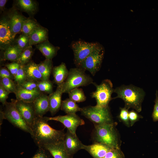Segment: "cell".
I'll use <instances>...</instances> for the list:
<instances>
[{
	"instance_id": "cell-1",
	"label": "cell",
	"mask_w": 158,
	"mask_h": 158,
	"mask_svg": "<svg viewBox=\"0 0 158 158\" xmlns=\"http://www.w3.org/2000/svg\"><path fill=\"white\" fill-rule=\"evenodd\" d=\"M31 129V136L39 147L63 142L65 133L64 129L58 130L51 128L44 117H37Z\"/></svg>"
},
{
	"instance_id": "cell-2",
	"label": "cell",
	"mask_w": 158,
	"mask_h": 158,
	"mask_svg": "<svg viewBox=\"0 0 158 158\" xmlns=\"http://www.w3.org/2000/svg\"><path fill=\"white\" fill-rule=\"evenodd\" d=\"M114 92L117 95L113 99L121 98L125 103V107L128 109L131 108L138 112L141 111L145 95L142 88L131 84L123 85L115 89Z\"/></svg>"
},
{
	"instance_id": "cell-3",
	"label": "cell",
	"mask_w": 158,
	"mask_h": 158,
	"mask_svg": "<svg viewBox=\"0 0 158 158\" xmlns=\"http://www.w3.org/2000/svg\"><path fill=\"white\" fill-rule=\"evenodd\" d=\"M117 123L94 124L92 134L93 142L103 143L110 147L120 149L121 141L116 128Z\"/></svg>"
},
{
	"instance_id": "cell-4",
	"label": "cell",
	"mask_w": 158,
	"mask_h": 158,
	"mask_svg": "<svg viewBox=\"0 0 158 158\" xmlns=\"http://www.w3.org/2000/svg\"><path fill=\"white\" fill-rule=\"evenodd\" d=\"M85 71L78 67L71 68L66 79L61 85L63 93H68L75 88L93 84V79Z\"/></svg>"
},
{
	"instance_id": "cell-5",
	"label": "cell",
	"mask_w": 158,
	"mask_h": 158,
	"mask_svg": "<svg viewBox=\"0 0 158 158\" xmlns=\"http://www.w3.org/2000/svg\"><path fill=\"white\" fill-rule=\"evenodd\" d=\"M84 116L94 124L112 123L114 122L109 106L98 107L88 106L81 108L80 111Z\"/></svg>"
},
{
	"instance_id": "cell-6",
	"label": "cell",
	"mask_w": 158,
	"mask_h": 158,
	"mask_svg": "<svg viewBox=\"0 0 158 158\" xmlns=\"http://www.w3.org/2000/svg\"><path fill=\"white\" fill-rule=\"evenodd\" d=\"M93 84L96 87V90L91 93V96L96 100L95 106L98 107L108 106L110 102L113 99L111 96L114 90L111 81L105 79L103 80L99 85L94 82Z\"/></svg>"
},
{
	"instance_id": "cell-7",
	"label": "cell",
	"mask_w": 158,
	"mask_h": 158,
	"mask_svg": "<svg viewBox=\"0 0 158 158\" xmlns=\"http://www.w3.org/2000/svg\"><path fill=\"white\" fill-rule=\"evenodd\" d=\"M104 54V47L99 43L82 62L79 68L89 71L92 75L94 76L100 69Z\"/></svg>"
},
{
	"instance_id": "cell-8",
	"label": "cell",
	"mask_w": 158,
	"mask_h": 158,
	"mask_svg": "<svg viewBox=\"0 0 158 158\" xmlns=\"http://www.w3.org/2000/svg\"><path fill=\"white\" fill-rule=\"evenodd\" d=\"M4 110V119L8 121L15 127L31 135L32 131L31 128L27 124L16 109L12 99L11 102H6Z\"/></svg>"
},
{
	"instance_id": "cell-9",
	"label": "cell",
	"mask_w": 158,
	"mask_h": 158,
	"mask_svg": "<svg viewBox=\"0 0 158 158\" xmlns=\"http://www.w3.org/2000/svg\"><path fill=\"white\" fill-rule=\"evenodd\" d=\"M99 44L97 42H89L82 40L72 42L71 47L74 54V63L76 67H80L82 62Z\"/></svg>"
},
{
	"instance_id": "cell-10",
	"label": "cell",
	"mask_w": 158,
	"mask_h": 158,
	"mask_svg": "<svg viewBox=\"0 0 158 158\" xmlns=\"http://www.w3.org/2000/svg\"><path fill=\"white\" fill-rule=\"evenodd\" d=\"M48 121H55L59 122L63 125L67 129L74 134H76V131L78 126L85 124L84 121L76 114L59 115L52 117H44Z\"/></svg>"
},
{
	"instance_id": "cell-11",
	"label": "cell",
	"mask_w": 158,
	"mask_h": 158,
	"mask_svg": "<svg viewBox=\"0 0 158 158\" xmlns=\"http://www.w3.org/2000/svg\"><path fill=\"white\" fill-rule=\"evenodd\" d=\"M12 99L16 109L31 128L37 117L33 102H26L16 99Z\"/></svg>"
},
{
	"instance_id": "cell-12",
	"label": "cell",
	"mask_w": 158,
	"mask_h": 158,
	"mask_svg": "<svg viewBox=\"0 0 158 158\" xmlns=\"http://www.w3.org/2000/svg\"><path fill=\"white\" fill-rule=\"evenodd\" d=\"M63 142L68 153L72 157L78 151L83 149L84 145L76 134L72 133L68 129L65 133Z\"/></svg>"
},
{
	"instance_id": "cell-13",
	"label": "cell",
	"mask_w": 158,
	"mask_h": 158,
	"mask_svg": "<svg viewBox=\"0 0 158 158\" xmlns=\"http://www.w3.org/2000/svg\"><path fill=\"white\" fill-rule=\"evenodd\" d=\"M112 149L104 144L97 142L90 145H84L83 148L93 158H102Z\"/></svg>"
},
{
	"instance_id": "cell-14",
	"label": "cell",
	"mask_w": 158,
	"mask_h": 158,
	"mask_svg": "<svg viewBox=\"0 0 158 158\" xmlns=\"http://www.w3.org/2000/svg\"><path fill=\"white\" fill-rule=\"evenodd\" d=\"M63 93L61 85L57 86L55 91L48 95L50 111L52 116L55 114L61 109Z\"/></svg>"
},
{
	"instance_id": "cell-15",
	"label": "cell",
	"mask_w": 158,
	"mask_h": 158,
	"mask_svg": "<svg viewBox=\"0 0 158 158\" xmlns=\"http://www.w3.org/2000/svg\"><path fill=\"white\" fill-rule=\"evenodd\" d=\"M33 102L37 117H43L49 111V97L47 94L42 93Z\"/></svg>"
},
{
	"instance_id": "cell-16",
	"label": "cell",
	"mask_w": 158,
	"mask_h": 158,
	"mask_svg": "<svg viewBox=\"0 0 158 158\" xmlns=\"http://www.w3.org/2000/svg\"><path fill=\"white\" fill-rule=\"evenodd\" d=\"M48 30L39 25L29 35L30 46L37 45L48 40Z\"/></svg>"
},
{
	"instance_id": "cell-17",
	"label": "cell",
	"mask_w": 158,
	"mask_h": 158,
	"mask_svg": "<svg viewBox=\"0 0 158 158\" xmlns=\"http://www.w3.org/2000/svg\"><path fill=\"white\" fill-rule=\"evenodd\" d=\"M42 93L38 89L30 91L23 89L19 86L16 85V90L15 94L16 99L18 100L26 102H32Z\"/></svg>"
},
{
	"instance_id": "cell-18",
	"label": "cell",
	"mask_w": 158,
	"mask_h": 158,
	"mask_svg": "<svg viewBox=\"0 0 158 158\" xmlns=\"http://www.w3.org/2000/svg\"><path fill=\"white\" fill-rule=\"evenodd\" d=\"M48 150L53 158H72L68 153L63 141L54 144H47L43 146Z\"/></svg>"
},
{
	"instance_id": "cell-19",
	"label": "cell",
	"mask_w": 158,
	"mask_h": 158,
	"mask_svg": "<svg viewBox=\"0 0 158 158\" xmlns=\"http://www.w3.org/2000/svg\"><path fill=\"white\" fill-rule=\"evenodd\" d=\"M27 80L39 82L43 80V78L40 71L38 64L32 60L24 66Z\"/></svg>"
},
{
	"instance_id": "cell-20",
	"label": "cell",
	"mask_w": 158,
	"mask_h": 158,
	"mask_svg": "<svg viewBox=\"0 0 158 158\" xmlns=\"http://www.w3.org/2000/svg\"><path fill=\"white\" fill-rule=\"evenodd\" d=\"M68 70L65 63L62 62L58 66H54L52 73L54 82L57 86L62 85L64 82L68 75Z\"/></svg>"
},
{
	"instance_id": "cell-21",
	"label": "cell",
	"mask_w": 158,
	"mask_h": 158,
	"mask_svg": "<svg viewBox=\"0 0 158 158\" xmlns=\"http://www.w3.org/2000/svg\"><path fill=\"white\" fill-rule=\"evenodd\" d=\"M37 48L45 56L46 59L52 60L57 54L60 48L55 47L48 40L36 45Z\"/></svg>"
},
{
	"instance_id": "cell-22",
	"label": "cell",
	"mask_w": 158,
	"mask_h": 158,
	"mask_svg": "<svg viewBox=\"0 0 158 158\" xmlns=\"http://www.w3.org/2000/svg\"><path fill=\"white\" fill-rule=\"evenodd\" d=\"M25 19L17 13L13 14L8 21L10 29L14 39L16 35L21 32L24 21Z\"/></svg>"
},
{
	"instance_id": "cell-23",
	"label": "cell",
	"mask_w": 158,
	"mask_h": 158,
	"mask_svg": "<svg viewBox=\"0 0 158 158\" xmlns=\"http://www.w3.org/2000/svg\"><path fill=\"white\" fill-rule=\"evenodd\" d=\"M13 40L11 31L8 21L4 19L0 23V42L1 44L8 45Z\"/></svg>"
},
{
	"instance_id": "cell-24",
	"label": "cell",
	"mask_w": 158,
	"mask_h": 158,
	"mask_svg": "<svg viewBox=\"0 0 158 158\" xmlns=\"http://www.w3.org/2000/svg\"><path fill=\"white\" fill-rule=\"evenodd\" d=\"M39 70L41 74L43 80H49L53 68L52 60L45 59L38 64Z\"/></svg>"
},
{
	"instance_id": "cell-25",
	"label": "cell",
	"mask_w": 158,
	"mask_h": 158,
	"mask_svg": "<svg viewBox=\"0 0 158 158\" xmlns=\"http://www.w3.org/2000/svg\"><path fill=\"white\" fill-rule=\"evenodd\" d=\"M61 109L66 114H75L78 111H80V108L76 103L69 98L62 101Z\"/></svg>"
},
{
	"instance_id": "cell-26",
	"label": "cell",
	"mask_w": 158,
	"mask_h": 158,
	"mask_svg": "<svg viewBox=\"0 0 158 158\" xmlns=\"http://www.w3.org/2000/svg\"><path fill=\"white\" fill-rule=\"evenodd\" d=\"M22 51L16 45L8 46L5 48L4 52V59L13 62L16 61Z\"/></svg>"
},
{
	"instance_id": "cell-27",
	"label": "cell",
	"mask_w": 158,
	"mask_h": 158,
	"mask_svg": "<svg viewBox=\"0 0 158 158\" xmlns=\"http://www.w3.org/2000/svg\"><path fill=\"white\" fill-rule=\"evenodd\" d=\"M33 53L32 47L30 46L22 51L16 62L20 65L24 66L31 61Z\"/></svg>"
},
{
	"instance_id": "cell-28",
	"label": "cell",
	"mask_w": 158,
	"mask_h": 158,
	"mask_svg": "<svg viewBox=\"0 0 158 158\" xmlns=\"http://www.w3.org/2000/svg\"><path fill=\"white\" fill-rule=\"evenodd\" d=\"M17 5L23 11L28 13H34L37 8L36 3L31 0H18Z\"/></svg>"
},
{
	"instance_id": "cell-29",
	"label": "cell",
	"mask_w": 158,
	"mask_h": 158,
	"mask_svg": "<svg viewBox=\"0 0 158 158\" xmlns=\"http://www.w3.org/2000/svg\"><path fill=\"white\" fill-rule=\"evenodd\" d=\"M68 94L69 98L75 102H83L86 99V97L82 88H75L71 90Z\"/></svg>"
},
{
	"instance_id": "cell-30",
	"label": "cell",
	"mask_w": 158,
	"mask_h": 158,
	"mask_svg": "<svg viewBox=\"0 0 158 158\" xmlns=\"http://www.w3.org/2000/svg\"><path fill=\"white\" fill-rule=\"evenodd\" d=\"M38 89L42 93L49 95L53 92V83L49 80H43L38 82Z\"/></svg>"
},
{
	"instance_id": "cell-31",
	"label": "cell",
	"mask_w": 158,
	"mask_h": 158,
	"mask_svg": "<svg viewBox=\"0 0 158 158\" xmlns=\"http://www.w3.org/2000/svg\"><path fill=\"white\" fill-rule=\"evenodd\" d=\"M39 25L36 21L32 20L25 19L23 22L21 32L28 35L36 27Z\"/></svg>"
},
{
	"instance_id": "cell-32",
	"label": "cell",
	"mask_w": 158,
	"mask_h": 158,
	"mask_svg": "<svg viewBox=\"0 0 158 158\" xmlns=\"http://www.w3.org/2000/svg\"><path fill=\"white\" fill-rule=\"evenodd\" d=\"M0 85L11 93H15L16 85L13 80L6 78H0Z\"/></svg>"
},
{
	"instance_id": "cell-33",
	"label": "cell",
	"mask_w": 158,
	"mask_h": 158,
	"mask_svg": "<svg viewBox=\"0 0 158 158\" xmlns=\"http://www.w3.org/2000/svg\"><path fill=\"white\" fill-rule=\"evenodd\" d=\"M16 44L23 50L30 46L29 35L22 33L17 38Z\"/></svg>"
},
{
	"instance_id": "cell-34",
	"label": "cell",
	"mask_w": 158,
	"mask_h": 158,
	"mask_svg": "<svg viewBox=\"0 0 158 158\" xmlns=\"http://www.w3.org/2000/svg\"><path fill=\"white\" fill-rule=\"evenodd\" d=\"M27 80L24 69V66L20 65L14 79V82L17 85H20Z\"/></svg>"
},
{
	"instance_id": "cell-35",
	"label": "cell",
	"mask_w": 158,
	"mask_h": 158,
	"mask_svg": "<svg viewBox=\"0 0 158 158\" xmlns=\"http://www.w3.org/2000/svg\"><path fill=\"white\" fill-rule=\"evenodd\" d=\"M120 110L119 114L118 116L119 120L122 122L126 126H130L129 118L128 109L124 107L123 108H120Z\"/></svg>"
},
{
	"instance_id": "cell-36",
	"label": "cell",
	"mask_w": 158,
	"mask_h": 158,
	"mask_svg": "<svg viewBox=\"0 0 158 158\" xmlns=\"http://www.w3.org/2000/svg\"><path fill=\"white\" fill-rule=\"evenodd\" d=\"M102 158H125V156L120 148H112Z\"/></svg>"
},
{
	"instance_id": "cell-37",
	"label": "cell",
	"mask_w": 158,
	"mask_h": 158,
	"mask_svg": "<svg viewBox=\"0 0 158 158\" xmlns=\"http://www.w3.org/2000/svg\"><path fill=\"white\" fill-rule=\"evenodd\" d=\"M38 82L33 81L26 80L21 85H18L19 86L23 89L29 91H32L38 89Z\"/></svg>"
},
{
	"instance_id": "cell-38",
	"label": "cell",
	"mask_w": 158,
	"mask_h": 158,
	"mask_svg": "<svg viewBox=\"0 0 158 158\" xmlns=\"http://www.w3.org/2000/svg\"><path fill=\"white\" fill-rule=\"evenodd\" d=\"M31 158H53L49 152L43 147H39L37 152Z\"/></svg>"
},
{
	"instance_id": "cell-39",
	"label": "cell",
	"mask_w": 158,
	"mask_h": 158,
	"mask_svg": "<svg viewBox=\"0 0 158 158\" xmlns=\"http://www.w3.org/2000/svg\"><path fill=\"white\" fill-rule=\"evenodd\" d=\"M142 118L143 117L142 116L138 114L137 111H135L134 110H132L129 111V118L130 126H132L140 118Z\"/></svg>"
},
{
	"instance_id": "cell-40",
	"label": "cell",
	"mask_w": 158,
	"mask_h": 158,
	"mask_svg": "<svg viewBox=\"0 0 158 158\" xmlns=\"http://www.w3.org/2000/svg\"><path fill=\"white\" fill-rule=\"evenodd\" d=\"M20 65L16 61L8 63L5 65V67L9 70L15 77L18 71Z\"/></svg>"
},
{
	"instance_id": "cell-41",
	"label": "cell",
	"mask_w": 158,
	"mask_h": 158,
	"mask_svg": "<svg viewBox=\"0 0 158 158\" xmlns=\"http://www.w3.org/2000/svg\"><path fill=\"white\" fill-rule=\"evenodd\" d=\"M10 93L0 85V102L4 106L6 102V100Z\"/></svg>"
},
{
	"instance_id": "cell-42",
	"label": "cell",
	"mask_w": 158,
	"mask_h": 158,
	"mask_svg": "<svg viewBox=\"0 0 158 158\" xmlns=\"http://www.w3.org/2000/svg\"><path fill=\"white\" fill-rule=\"evenodd\" d=\"M155 95V104L152 114V118L154 122L158 121V93L157 90H156Z\"/></svg>"
},
{
	"instance_id": "cell-43",
	"label": "cell",
	"mask_w": 158,
	"mask_h": 158,
	"mask_svg": "<svg viewBox=\"0 0 158 158\" xmlns=\"http://www.w3.org/2000/svg\"><path fill=\"white\" fill-rule=\"evenodd\" d=\"M6 78L14 80L15 77L9 70L5 67L1 68L0 70V78Z\"/></svg>"
},
{
	"instance_id": "cell-44",
	"label": "cell",
	"mask_w": 158,
	"mask_h": 158,
	"mask_svg": "<svg viewBox=\"0 0 158 158\" xmlns=\"http://www.w3.org/2000/svg\"><path fill=\"white\" fill-rule=\"evenodd\" d=\"M7 1V0H0V8L1 10H3Z\"/></svg>"
},
{
	"instance_id": "cell-45",
	"label": "cell",
	"mask_w": 158,
	"mask_h": 158,
	"mask_svg": "<svg viewBox=\"0 0 158 158\" xmlns=\"http://www.w3.org/2000/svg\"><path fill=\"white\" fill-rule=\"evenodd\" d=\"M0 125L2 124V122L4 119V111H3L2 109H0Z\"/></svg>"
}]
</instances>
